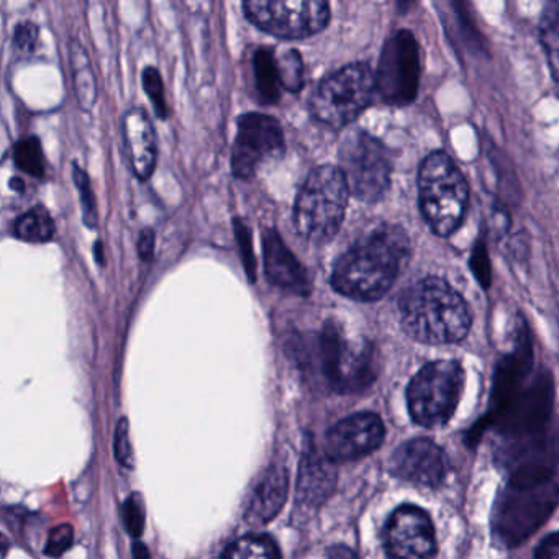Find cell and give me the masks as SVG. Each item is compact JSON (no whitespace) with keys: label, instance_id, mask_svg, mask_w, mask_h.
Here are the masks:
<instances>
[{"label":"cell","instance_id":"cell-18","mask_svg":"<svg viewBox=\"0 0 559 559\" xmlns=\"http://www.w3.org/2000/svg\"><path fill=\"white\" fill-rule=\"evenodd\" d=\"M289 489V474L284 466H271L266 471L248 503L245 519L250 525L260 526L270 523L283 509Z\"/></svg>","mask_w":559,"mask_h":559},{"label":"cell","instance_id":"cell-5","mask_svg":"<svg viewBox=\"0 0 559 559\" xmlns=\"http://www.w3.org/2000/svg\"><path fill=\"white\" fill-rule=\"evenodd\" d=\"M374 94V73L369 64H348L317 87L310 112L323 126L343 129L371 106Z\"/></svg>","mask_w":559,"mask_h":559},{"label":"cell","instance_id":"cell-17","mask_svg":"<svg viewBox=\"0 0 559 559\" xmlns=\"http://www.w3.org/2000/svg\"><path fill=\"white\" fill-rule=\"evenodd\" d=\"M336 473L329 457H319L313 451L304 456L297 480L296 503L300 510H317L335 489Z\"/></svg>","mask_w":559,"mask_h":559},{"label":"cell","instance_id":"cell-2","mask_svg":"<svg viewBox=\"0 0 559 559\" xmlns=\"http://www.w3.org/2000/svg\"><path fill=\"white\" fill-rule=\"evenodd\" d=\"M399 307L405 332L427 345H453L471 329L469 307L447 281L438 277L408 287Z\"/></svg>","mask_w":559,"mask_h":559},{"label":"cell","instance_id":"cell-23","mask_svg":"<svg viewBox=\"0 0 559 559\" xmlns=\"http://www.w3.org/2000/svg\"><path fill=\"white\" fill-rule=\"evenodd\" d=\"M14 162L21 171L27 173L34 178H44L45 156L40 140L35 139V136L21 140L14 146Z\"/></svg>","mask_w":559,"mask_h":559},{"label":"cell","instance_id":"cell-20","mask_svg":"<svg viewBox=\"0 0 559 559\" xmlns=\"http://www.w3.org/2000/svg\"><path fill=\"white\" fill-rule=\"evenodd\" d=\"M254 78L261 103L276 104L281 99V80L277 73L276 55L270 48H260L253 58Z\"/></svg>","mask_w":559,"mask_h":559},{"label":"cell","instance_id":"cell-12","mask_svg":"<svg viewBox=\"0 0 559 559\" xmlns=\"http://www.w3.org/2000/svg\"><path fill=\"white\" fill-rule=\"evenodd\" d=\"M385 551L392 558L424 559L437 552L433 523L417 506H402L385 526Z\"/></svg>","mask_w":559,"mask_h":559},{"label":"cell","instance_id":"cell-25","mask_svg":"<svg viewBox=\"0 0 559 559\" xmlns=\"http://www.w3.org/2000/svg\"><path fill=\"white\" fill-rule=\"evenodd\" d=\"M539 32H542L543 47L548 55L552 80H556V70H558V8H556V0H552L549 9H546Z\"/></svg>","mask_w":559,"mask_h":559},{"label":"cell","instance_id":"cell-37","mask_svg":"<svg viewBox=\"0 0 559 559\" xmlns=\"http://www.w3.org/2000/svg\"><path fill=\"white\" fill-rule=\"evenodd\" d=\"M96 258H97V261H99V263L103 264L104 254H103V245H100V243L96 245Z\"/></svg>","mask_w":559,"mask_h":559},{"label":"cell","instance_id":"cell-19","mask_svg":"<svg viewBox=\"0 0 559 559\" xmlns=\"http://www.w3.org/2000/svg\"><path fill=\"white\" fill-rule=\"evenodd\" d=\"M71 70H73L78 103H80L81 109L91 112L97 103L96 76H94L93 64L87 57V51L78 41L71 44Z\"/></svg>","mask_w":559,"mask_h":559},{"label":"cell","instance_id":"cell-1","mask_svg":"<svg viewBox=\"0 0 559 559\" xmlns=\"http://www.w3.org/2000/svg\"><path fill=\"white\" fill-rule=\"evenodd\" d=\"M411 260L404 230L382 225L346 251L333 270V289L355 300H378L389 293Z\"/></svg>","mask_w":559,"mask_h":559},{"label":"cell","instance_id":"cell-16","mask_svg":"<svg viewBox=\"0 0 559 559\" xmlns=\"http://www.w3.org/2000/svg\"><path fill=\"white\" fill-rule=\"evenodd\" d=\"M263 248L264 266H266V274L271 283L287 293L307 296L310 293L309 274L290 253L289 248L281 240L276 231L266 230Z\"/></svg>","mask_w":559,"mask_h":559},{"label":"cell","instance_id":"cell-15","mask_svg":"<svg viewBox=\"0 0 559 559\" xmlns=\"http://www.w3.org/2000/svg\"><path fill=\"white\" fill-rule=\"evenodd\" d=\"M123 148L130 168L140 181H148L158 163V140L148 114L132 107L122 117Z\"/></svg>","mask_w":559,"mask_h":559},{"label":"cell","instance_id":"cell-36","mask_svg":"<svg viewBox=\"0 0 559 559\" xmlns=\"http://www.w3.org/2000/svg\"><path fill=\"white\" fill-rule=\"evenodd\" d=\"M330 556H342V555H345V556H355V552L353 551H349L348 548H343V551H340V549H336L335 548V551H330L329 552Z\"/></svg>","mask_w":559,"mask_h":559},{"label":"cell","instance_id":"cell-9","mask_svg":"<svg viewBox=\"0 0 559 559\" xmlns=\"http://www.w3.org/2000/svg\"><path fill=\"white\" fill-rule=\"evenodd\" d=\"M248 21L283 40H304L322 32L330 22L326 0H243Z\"/></svg>","mask_w":559,"mask_h":559},{"label":"cell","instance_id":"cell-10","mask_svg":"<svg viewBox=\"0 0 559 559\" xmlns=\"http://www.w3.org/2000/svg\"><path fill=\"white\" fill-rule=\"evenodd\" d=\"M374 86L385 104L411 106L420 86V48L408 31L392 35L382 48Z\"/></svg>","mask_w":559,"mask_h":559},{"label":"cell","instance_id":"cell-27","mask_svg":"<svg viewBox=\"0 0 559 559\" xmlns=\"http://www.w3.org/2000/svg\"><path fill=\"white\" fill-rule=\"evenodd\" d=\"M143 90L148 96L150 103L155 107L156 116L166 120L169 116L168 103H166L165 84H163L162 74L156 68L150 67L143 71Z\"/></svg>","mask_w":559,"mask_h":559},{"label":"cell","instance_id":"cell-22","mask_svg":"<svg viewBox=\"0 0 559 559\" xmlns=\"http://www.w3.org/2000/svg\"><path fill=\"white\" fill-rule=\"evenodd\" d=\"M222 558H281L280 548L267 535H250L227 546Z\"/></svg>","mask_w":559,"mask_h":559},{"label":"cell","instance_id":"cell-3","mask_svg":"<svg viewBox=\"0 0 559 559\" xmlns=\"http://www.w3.org/2000/svg\"><path fill=\"white\" fill-rule=\"evenodd\" d=\"M418 199L425 221L440 237H450L463 224L469 189L463 173L447 153H431L421 163Z\"/></svg>","mask_w":559,"mask_h":559},{"label":"cell","instance_id":"cell-28","mask_svg":"<svg viewBox=\"0 0 559 559\" xmlns=\"http://www.w3.org/2000/svg\"><path fill=\"white\" fill-rule=\"evenodd\" d=\"M122 520L123 526L133 538H140L145 532V509H143L142 499L136 493H133L123 502Z\"/></svg>","mask_w":559,"mask_h":559},{"label":"cell","instance_id":"cell-29","mask_svg":"<svg viewBox=\"0 0 559 559\" xmlns=\"http://www.w3.org/2000/svg\"><path fill=\"white\" fill-rule=\"evenodd\" d=\"M114 454H116L117 463L126 469L135 467V457H133V448L130 443L129 420L120 418L116 428V437H114Z\"/></svg>","mask_w":559,"mask_h":559},{"label":"cell","instance_id":"cell-30","mask_svg":"<svg viewBox=\"0 0 559 559\" xmlns=\"http://www.w3.org/2000/svg\"><path fill=\"white\" fill-rule=\"evenodd\" d=\"M74 543L73 526L63 523V525L55 526L48 535L47 545H45V555L50 558H60L68 549H71Z\"/></svg>","mask_w":559,"mask_h":559},{"label":"cell","instance_id":"cell-31","mask_svg":"<svg viewBox=\"0 0 559 559\" xmlns=\"http://www.w3.org/2000/svg\"><path fill=\"white\" fill-rule=\"evenodd\" d=\"M38 37H40V31L34 22L19 24L14 32V48L17 53L31 55L37 47Z\"/></svg>","mask_w":559,"mask_h":559},{"label":"cell","instance_id":"cell-21","mask_svg":"<svg viewBox=\"0 0 559 559\" xmlns=\"http://www.w3.org/2000/svg\"><path fill=\"white\" fill-rule=\"evenodd\" d=\"M53 218L48 214L47 209L35 207L25 212L14 224V235L22 241L28 243H47L55 237Z\"/></svg>","mask_w":559,"mask_h":559},{"label":"cell","instance_id":"cell-35","mask_svg":"<svg viewBox=\"0 0 559 559\" xmlns=\"http://www.w3.org/2000/svg\"><path fill=\"white\" fill-rule=\"evenodd\" d=\"M9 549H11V542H9L8 536L0 533V558L8 556Z\"/></svg>","mask_w":559,"mask_h":559},{"label":"cell","instance_id":"cell-7","mask_svg":"<svg viewBox=\"0 0 559 559\" xmlns=\"http://www.w3.org/2000/svg\"><path fill=\"white\" fill-rule=\"evenodd\" d=\"M340 171L349 194L362 202L381 201L391 188L392 159L381 140L368 132L349 133L340 146Z\"/></svg>","mask_w":559,"mask_h":559},{"label":"cell","instance_id":"cell-14","mask_svg":"<svg viewBox=\"0 0 559 559\" xmlns=\"http://www.w3.org/2000/svg\"><path fill=\"white\" fill-rule=\"evenodd\" d=\"M389 469L405 483L438 487L447 476V456L433 441L417 438L395 450L389 461Z\"/></svg>","mask_w":559,"mask_h":559},{"label":"cell","instance_id":"cell-32","mask_svg":"<svg viewBox=\"0 0 559 559\" xmlns=\"http://www.w3.org/2000/svg\"><path fill=\"white\" fill-rule=\"evenodd\" d=\"M155 231H153L152 228H145V230H142V234H140L139 237V245H136V250H139L142 261L153 260V257H155Z\"/></svg>","mask_w":559,"mask_h":559},{"label":"cell","instance_id":"cell-6","mask_svg":"<svg viewBox=\"0 0 559 559\" xmlns=\"http://www.w3.org/2000/svg\"><path fill=\"white\" fill-rule=\"evenodd\" d=\"M463 388L464 371L460 362H428L407 389L412 420L421 427H443L456 412Z\"/></svg>","mask_w":559,"mask_h":559},{"label":"cell","instance_id":"cell-8","mask_svg":"<svg viewBox=\"0 0 559 559\" xmlns=\"http://www.w3.org/2000/svg\"><path fill=\"white\" fill-rule=\"evenodd\" d=\"M320 365L326 384L342 394L369 388L378 374L374 348L349 342L335 323H326L320 336Z\"/></svg>","mask_w":559,"mask_h":559},{"label":"cell","instance_id":"cell-11","mask_svg":"<svg viewBox=\"0 0 559 559\" xmlns=\"http://www.w3.org/2000/svg\"><path fill=\"white\" fill-rule=\"evenodd\" d=\"M284 153V133L280 122L264 114H245L238 119L237 139L231 150V171L250 179L258 169Z\"/></svg>","mask_w":559,"mask_h":559},{"label":"cell","instance_id":"cell-34","mask_svg":"<svg viewBox=\"0 0 559 559\" xmlns=\"http://www.w3.org/2000/svg\"><path fill=\"white\" fill-rule=\"evenodd\" d=\"M133 556L139 559H148L150 558V551L148 548H146L145 545H143L142 542H136L135 545H133Z\"/></svg>","mask_w":559,"mask_h":559},{"label":"cell","instance_id":"cell-13","mask_svg":"<svg viewBox=\"0 0 559 559\" xmlns=\"http://www.w3.org/2000/svg\"><path fill=\"white\" fill-rule=\"evenodd\" d=\"M385 428L381 417L372 412H359L330 428L325 453L332 461H352L374 451L384 440Z\"/></svg>","mask_w":559,"mask_h":559},{"label":"cell","instance_id":"cell-26","mask_svg":"<svg viewBox=\"0 0 559 559\" xmlns=\"http://www.w3.org/2000/svg\"><path fill=\"white\" fill-rule=\"evenodd\" d=\"M73 179L80 192L81 207H83V222L87 228H97V205L90 176L80 165L73 166Z\"/></svg>","mask_w":559,"mask_h":559},{"label":"cell","instance_id":"cell-4","mask_svg":"<svg viewBox=\"0 0 559 559\" xmlns=\"http://www.w3.org/2000/svg\"><path fill=\"white\" fill-rule=\"evenodd\" d=\"M349 191L336 166H319L300 188L294 205V225L310 241H326L345 221Z\"/></svg>","mask_w":559,"mask_h":559},{"label":"cell","instance_id":"cell-33","mask_svg":"<svg viewBox=\"0 0 559 559\" xmlns=\"http://www.w3.org/2000/svg\"><path fill=\"white\" fill-rule=\"evenodd\" d=\"M536 559H558L559 558V543L558 533H551L542 545L538 546L535 552Z\"/></svg>","mask_w":559,"mask_h":559},{"label":"cell","instance_id":"cell-24","mask_svg":"<svg viewBox=\"0 0 559 559\" xmlns=\"http://www.w3.org/2000/svg\"><path fill=\"white\" fill-rule=\"evenodd\" d=\"M281 86L289 93H299L304 86V63L299 51L286 50L276 57Z\"/></svg>","mask_w":559,"mask_h":559}]
</instances>
